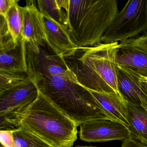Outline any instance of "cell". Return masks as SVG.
<instances>
[{
	"label": "cell",
	"instance_id": "obj_1",
	"mask_svg": "<svg viewBox=\"0 0 147 147\" xmlns=\"http://www.w3.org/2000/svg\"><path fill=\"white\" fill-rule=\"evenodd\" d=\"M0 129L22 127L54 147H72L77 139V124L54 105L39 90L30 106L0 116Z\"/></svg>",
	"mask_w": 147,
	"mask_h": 147
},
{
	"label": "cell",
	"instance_id": "obj_2",
	"mask_svg": "<svg viewBox=\"0 0 147 147\" xmlns=\"http://www.w3.org/2000/svg\"><path fill=\"white\" fill-rule=\"evenodd\" d=\"M39 90L78 126L96 119L116 121L90 91L79 82L70 69L62 74L43 77L39 83Z\"/></svg>",
	"mask_w": 147,
	"mask_h": 147
},
{
	"label": "cell",
	"instance_id": "obj_3",
	"mask_svg": "<svg viewBox=\"0 0 147 147\" xmlns=\"http://www.w3.org/2000/svg\"><path fill=\"white\" fill-rule=\"evenodd\" d=\"M119 47V42H114L79 48L74 55L64 60L79 82L88 90L120 95L117 61Z\"/></svg>",
	"mask_w": 147,
	"mask_h": 147
},
{
	"label": "cell",
	"instance_id": "obj_4",
	"mask_svg": "<svg viewBox=\"0 0 147 147\" xmlns=\"http://www.w3.org/2000/svg\"><path fill=\"white\" fill-rule=\"evenodd\" d=\"M68 29L79 48L102 43V38L118 13L116 0H69Z\"/></svg>",
	"mask_w": 147,
	"mask_h": 147
},
{
	"label": "cell",
	"instance_id": "obj_5",
	"mask_svg": "<svg viewBox=\"0 0 147 147\" xmlns=\"http://www.w3.org/2000/svg\"><path fill=\"white\" fill-rule=\"evenodd\" d=\"M147 30V0L129 1L104 34L102 43L123 42Z\"/></svg>",
	"mask_w": 147,
	"mask_h": 147
},
{
	"label": "cell",
	"instance_id": "obj_6",
	"mask_svg": "<svg viewBox=\"0 0 147 147\" xmlns=\"http://www.w3.org/2000/svg\"><path fill=\"white\" fill-rule=\"evenodd\" d=\"M27 61L30 70L28 78L17 85L0 90V116L26 108L37 98L39 84L43 76Z\"/></svg>",
	"mask_w": 147,
	"mask_h": 147
},
{
	"label": "cell",
	"instance_id": "obj_7",
	"mask_svg": "<svg viewBox=\"0 0 147 147\" xmlns=\"http://www.w3.org/2000/svg\"><path fill=\"white\" fill-rule=\"evenodd\" d=\"M80 139L88 142L123 141L131 136L128 128L122 123L110 119L88 121L80 125Z\"/></svg>",
	"mask_w": 147,
	"mask_h": 147
},
{
	"label": "cell",
	"instance_id": "obj_8",
	"mask_svg": "<svg viewBox=\"0 0 147 147\" xmlns=\"http://www.w3.org/2000/svg\"><path fill=\"white\" fill-rule=\"evenodd\" d=\"M42 14L47 45L61 59L74 55L79 48L73 41L68 29L46 13Z\"/></svg>",
	"mask_w": 147,
	"mask_h": 147
},
{
	"label": "cell",
	"instance_id": "obj_9",
	"mask_svg": "<svg viewBox=\"0 0 147 147\" xmlns=\"http://www.w3.org/2000/svg\"><path fill=\"white\" fill-rule=\"evenodd\" d=\"M21 36L29 49L36 55L46 42L43 14L33 3L23 7Z\"/></svg>",
	"mask_w": 147,
	"mask_h": 147
},
{
	"label": "cell",
	"instance_id": "obj_10",
	"mask_svg": "<svg viewBox=\"0 0 147 147\" xmlns=\"http://www.w3.org/2000/svg\"><path fill=\"white\" fill-rule=\"evenodd\" d=\"M118 88L125 101L147 110L146 85L141 75L134 70L118 64Z\"/></svg>",
	"mask_w": 147,
	"mask_h": 147
},
{
	"label": "cell",
	"instance_id": "obj_11",
	"mask_svg": "<svg viewBox=\"0 0 147 147\" xmlns=\"http://www.w3.org/2000/svg\"><path fill=\"white\" fill-rule=\"evenodd\" d=\"M27 60L43 77L59 75L70 69L64 59L49 54L42 48L39 53L36 55L27 46Z\"/></svg>",
	"mask_w": 147,
	"mask_h": 147
},
{
	"label": "cell",
	"instance_id": "obj_12",
	"mask_svg": "<svg viewBox=\"0 0 147 147\" xmlns=\"http://www.w3.org/2000/svg\"><path fill=\"white\" fill-rule=\"evenodd\" d=\"M0 52V71L21 74L29 73L27 44L22 37L15 48Z\"/></svg>",
	"mask_w": 147,
	"mask_h": 147
},
{
	"label": "cell",
	"instance_id": "obj_13",
	"mask_svg": "<svg viewBox=\"0 0 147 147\" xmlns=\"http://www.w3.org/2000/svg\"><path fill=\"white\" fill-rule=\"evenodd\" d=\"M118 64L123 65L147 78V52L137 47L119 43L117 55Z\"/></svg>",
	"mask_w": 147,
	"mask_h": 147
},
{
	"label": "cell",
	"instance_id": "obj_14",
	"mask_svg": "<svg viewBox=\"0 0 147 147\" xmlns=\"http://www.w3.org/2000/svg\"><path fill=\"white\" fill-rule=\"evenodd\" d=\"M89 90L106 111L116 121L122 123L129 129L125 100L121 95L116 93L100 92Z\"/></svg>",
	"mask_w": 147,
	"mask_h": 147
},
{
	"label": "cell",
	"instance_id": "obj_15",
	"mask_svg": "<svg viewBox=\"0 0 147 147\" xmlns=\"http://www.w3.org/2000/svg\"><path fill=\"white\" fill-rule=\"evenodd\" d=\"M131 137L147 147V110L125 101Z\"/></svg>",
	"mask_w": 147,
	"mask_h": 147
},
{
	"label": "cell",
	"instance_id": "obj_16",
	"mask_svg": "<svg viewBox=\"0 0 147 147\" xmlns=\"http://www.w3.org/2000/svg\"><path fill=\"white\" fill-rule=\"evenodd\" d=\"M38 10L46 13L58 23L68 28L67 11L69 0H41L38 1Z\"/></svg>",
	"mask_w": 147,
	"mask_h": 147
},
{
	"label": "cell",
	"instance_id": "obj_17",
	"mask_svg": "<svg viewBox=\"0 0 147 147\" xmlns=\"http://www.w3.org/2000/svg\"><path fill=\"white\" fill-rule=\"evenodd\" d=\"M18 1L13 0L11 5L4 16L8 30L15 44H18L21 38L23 23V7Z\"/></svg>",
	"mask_w": 147,
	"mask_h": 147
},
{
	"label": "cell",
	"instance_id": "obj_18",
	"mask_svg": "<svg viewBox=\"0 0 147 147\" xmlns=\"http://www.w3.org/2000/svg\"><path fill=\"white\" fill-rule=\"evenodd\" d=\"M14 147H54L22 127L13 130Z\"/></svg>",
	"mask_w": 147,
	"mask_h": 147
},
{
	"label": "cell",
	"instance_id": "obj_19",
	"mask_svg": "<svg viewBox=\"0 0 147 147\" xmlns=\"http://www.w3.org/2000/svg\"><path fill=\"white\" fill-rule=\"evenodd\" d=\"M30 70L28 74L0 71V90L12 86L24 81L28 78Z\"/></svg>",
	"mask_w": 147,
	"mask_h": 147
},
{
	"label": "cell",
	"instance_id": "obj_20",
	"mask_svg": "<svg viewBox=\"0 0 147 147\" xmlns=\"http://www.w3.org/2000/svg\"><path fill=\"white\" fill-rule=\"evenodd\" d=\"M0 25V51H6L15 48L18 44L14 43L13 38L8 30L5 19L1 15Z\"/></svg>",
	"mask_w": 147,
	"mask_h": 147
},
{
	"label": "cell",
	"instance_id": "obj_21",
	"mask_svg": "<svg viewBox=\"0 0 147 147\" xmlns=\"http://www.w3.org/2000/svg\"><path fill=\"white\" fill-rule=\"evenodd\" d=\"M0 142L5 147H14L13 130L0 131Z\"/></svg>",
	"mask_w": 147,
	"mask_h": 147
},
{
	"label": "cell",
	"instance_id": "obj_22",
	"mask_svg": "<svg viewBox=\"0 0 147 147\" xmlns=\"http://www.w3.org/2000/svg\"><path fill=\"white\" fill-rule=\"evenodd\" d=\"M121 147H147L133 138H129L123 141Z\"/></svg>",
	"mask_w": 147,
	"mask_h": 147
},
{
	"label": "cell",
	"instance_id": "obj_23",
	"mask_svg": "<svg viewBox=\"0 0 147 147\" xmlns=\"http://www.w3.org/2000/svg\"><path fill=\"white\" fill-rule=\"evenodd\" d=\"M13 1V0H0V15L5 16Z\"/></svg>",
	"mask_w": 147,
	"mask_h": 147
},
{
	"label": "cell",
	"instance_id": "obj_24",
	"mask_svg": "<svg viewBox=\"0 0 147 147\" xmlns=\"http://www.w3.org/2000/svg\"><path fill=\"white\" fill-rule=\"evenodd\" d=\"M141 81L142 82L147 84V78L142 76L141 78Z\"/></svg>",
	"mask_w": 147,
	"mask_h": 147
},
{
	"label": "cell",
	"instance_id": "obj_25",
	"mask_svg": "<svg viewBox=\"0 0 147 147\" xmlns=\"http://www.w3.org/2000/svg\"><path fill=\"white\" fill-rule=\"evenodd\" d=\"M74 147H98L97 146H84V145H76Z\"/></svg>",
	"mask_w": 147,
	"mask_h": 147
},
{
	"label": "cell",
	"instance_id": "obj_26",
	"mask_svg": "<svg viewBox=\"0 0 147 147\" xmlns=\"http://www.w3.org/2000/svg\"><path fill=\"white\" fill-rule=\"evenodd\" d=\"M145 84H146V92H147V84H146V83H145Z\"/></svg>",
	"mask_w": 147,
	"mask_h": 147
},
{
	"label": "cell",
	"instance_id": "obj_27",
	"mask_svg": "<svg viewBox=\"0 0 147 147\" xmlns=\"http://www.w3.org/2000/svg\"><path fill=\"white\" fill-rule=\"evenodd\" d=\"M1 147H5V146H4V145H2V144H1Z\"/></svg>",
	"mask_w": 147,
	"mask_h": 147
}]
</instances>
